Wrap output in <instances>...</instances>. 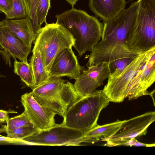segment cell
Here are the masks:
<instances>
[{
	"label": "cell",
	"mask_w": 155,
	"mask_h": 155,
	"mask_svg": "<svg viewBox=\"0 0 155 155\" xmlns=\"http://www.w3.org/2000/svg\"><path fill=\"white\" fill-rule=\"evenodd\" d=\"M55 17L56 22L66 29L75 39L74 47L80 56L91 51L101 38L103 25L84 10L73 7Z\"/></svg>",
	"instance_id": "2"
},
{
	"label": "cell",
	"mask_w": 155,
	"mask_h": 155,
	"mask_svg": "<svg viewBox=\"0 0 155 155\" xmlns=\"http://www.w3.org/2000/svg\"><path fill=\"white\" fill-rule=\"evenodd\" d=\"M154 93H155V90L154 89L152 91L149 92V95H150L152 99H153V104H154V106H155V103H154V98L153 97L154 96L153 95L154 94H153H153H154Z\"/></svg>",
	"instance_id": "31"
},
{
	"label": "cell",
	"mask_w": 155,
	"mask_h": 155,
	"mask_svg": "<svg viewBox=\"0 0 155 155\" xmlns=\"http://www.w3.org/2000/svg\"><path fill=\"white\" fill-rule=\"evenodd\" d=\"M134 59L124 58L116 60L110 63L114 71L111 72L109 77L113 78L117 76Z\"/></svg>",
	"instance_id": "25"
},
{
	"label": "cell",
	"mask_w": 155,
	"mask_h": 155,
	"mask_svg": "<svg viewBox=\"0 0 155 155\" xmlns=\"http://www.w3.org/2000/svg\"><path fill=\"white\" fill-rule=\"evenodd\" d=\"M68 2L69 3L73 8L74 6L76 4L78 0H65Z\"/></svg>",
	"instance_id": "30"
},
{
	"label": "cell",
	"mask_w": 155,
	"mask_h": 155,
	"mask_svg": "<svg viewBox=\"0 0 155 155\" xmlns=\"http://www.w3.org/2000/svg\"><path fill=\"white\" fill-rule=\"evenodd\" d=\"M16 36L31 47L35 40L31 24L26 17L20 19H5L1 21Z\"/></svg>",
	"instance_id": "17"
},
{
	"label": "cell",
	"mask_w": 155,
	"mask_h": 155,
	"mask_svg": "<svg viewBox=\"0 0 155 155\" xmlns=\"http://www.w3.org/2000/svg\"><path fill=\"white\" fill-rule=\"evenodd\" d=\"M61 78L51 77L31 91L35 99L42 106L63 118L69 107L81 98L74 84Z\"/></svg>",
	"instance_id": "4"
},
{
	"label": "cell",
	"mask_w": 155,
	"mask_h": 155,
	"mask_svg": "<svg viewBox=\"0 0 155 155\" xmlns=\"http://www.w3.org/2000/svg\"><path fill=\"white\" fill-rule=\"evenodd\" d=\"M0 142L7 143H17L21 142L23 143L22 140L15 139L8 137L0 136Z\"/></svg>",
	"instance_id": "28"
},
{
	"label": "cell",
	"mask_w": 155,
	"mask_h": 155,
	"mask_svg": "<svg viewBox=\"0 0 155 155\" xmlns=\"http://www.w3.org/2000/svg\"><path fill=\"white\" fill-rule=\"evenodd\" d=\"M138 6L137 1L132 2L114 18L104 22L101 39L91 51L88 67L122 58L134 59L138 55L126 42L127 34L135 24Z\"/></svg>",
	"instance_id": "1"
},
{
	"label": "cell",
	"mask_w": 155,
	"mask_h": 155,
	"mask_svg": "<svg viewBox=\"0 0 155 155\" xmlns=\"http://www.w3.org/2000/svg\"><path fill=\"white\" fill-rule=\"evenodd\" d=\"M29 63L32 69L36 87L47 81L49 78L40 51L33 48Z\"/></svg>",
	"instance_id": "18"
},
{
	"label": "cell",
	"mask_w": 155,
	"mask_h": 155,
	"mask_svg": "<svg viewBox=\"0 0 155 155\" xmlns=\"http://www.w3.org/2000/svg\"><path fill=\"white\" fill-rule=\"evenodd\" d=\"M8 112L3 110H0V123L5 122L9 118Z\"/></svg>",
	"instance_id": "29"
},
{
	"label": "cell",
	"mask_w": 155,
	"mask_h": 155,
	"mask_svg": "<svg viewBox=\"0 0 155 155\" xmlns=\"http://www.w3.org/2000/svg\"><path fill=\"white\" fill-rule=\"evenodd\" d=\"M125 120H117L112 123L102 125H98L84 133L82 137L83 142L94 143L112 137L119 130Z\"/></svg>",
	"instance_id": "16"
},
{
	"label": "cell",
	"mask_w": 155,
	"mask_h": 155,
	"mask_svg": "<svg viewBox=\"0 0 155 155\" xmlns=\"http://www.w3.org/2000/svg\"><path fill=\"white\" fill-rule=\"evenodd\" d=\"M110 102L103 90H95L70 106L61 124L84 133L98 125L101 111Z\"/></svg>",
	"instance_id": "3"
},
{
	"label": "cell",
	"mask_w": 155,
	"mask_h": 155,
	"mask_svg": "<svg viewBox=\"0 0 155 155\" xmlns=\"http://www.w3.org/2000/svg\"><path fill=\"white\" fill-rule=\"evenodd\" d=\"M1 12V10H0V13Z\"/></svg>",
	"instance_id": "33"
},
{
	"label": "cell",
	"mask_w": 155,
	"mask_h": 155,
	"mask_svg": "<svg viewBox=\"0 0 155 155\" xmlns=\"http://www.w3.org/2000/svg\"><path fill=\"white\" fill-rule=\"evenodd\" d=\"M125 146H142L145 147H153L155 146L154 143L153 144H147L141 143L138 141L135 138H133L128 141L124 145Z\"/></svg>",
	"instance_id": "27"
},
{
	"label": "cell",
	"mask_w": 155,
	"mask_h": 155,
	"mask_svg": "<svg viewBox=\"0 0 155 155\" xmlns=\"http://www.w3.org/2000/svg\"><path fill=\"white\" fill-rule=\"evenodd\" d=\"M6 125L5 128V131L6 134L16 128L24 126H33L24 111L20 115L9 118L6 121Z\"/></svg>",
	"instance_id": "21"
},
{
	"label": "cell",
	"mask_w": 155,
	"mask_h": 155,
	"mask_svg": "<svg viewBox=\"0 0 155 155\" xmlns=\"http://www.w3.org/2000/svg\"><path fill=\"white\" fill-rule=\"evenodd\" d=\"M155 46L152 48L146 62L140 67L129 85L127 96L132 100L149 95L147 90L155 81Z\"/></svg>",
	"instance_id": "11"
},
{
	"label": "cell",
	"mask_w": 155,
	"mask_h": 155,
	"mask_svg": "<svg viewBox=\"0 0 155 155\" xmlns=\"http://www.w3.org/2000/svg\"><path fill=\"white\" fill-rule=\"evenodd\" d=\"M155 120V111H149L128 120H125L118 131L112 137L102 140L105 146H124L131 139L145 135L149 126Z\"/></svg>",
	"instance_id": "9"
},
{
	"label": "cell",
	"mask_w": 155,
	"mask_h": 155,
	"mask_svg": "<svg viewBox=\"0 0 155 155\" xmlns=\"http://www.w3.org/2000/svg\"><path fill=\"white\" fill-rule=\"evenodd\" d=\"M34 48L40 52L49 76L53 60L58 53L65 48L74 47L75 40L62 26L46 22L40 29L35 40Z\"/></svg>",
	"instance_id": "6"
},
{
	"label": "cell",
	"mask_w": 155,
	"mask_h": 155,
	"mask_svg": "<svg viewBox=\"0 0 155 155\" xmlns=\"http://www.w3.org/2000/svg\"><path fill=\"white\" fill-rule=\"evenodd\" d=\"M12 7L6 19H13L25 18L27 16L26 9L23 0H12Z\"/></svg>",
	"instance_id": "23"
},
{
	"label": "cell",
	"mask_w": 155,
	"mask_h": 155,
	"mask_svg": "<svg viewBox=\"0 0 155 155\" xmlns=\"http://www.w3.org/2000/svg\"><path fill=\"white\" fill-rule=\"evenodd\" d=\"M85 70L81 67L72 48H65L54 58L49 74V78L67 76L75 79Z\"/></svg>",
	"instance_id": "14"
},
{
	"label": "cell",
	"mask_w": 155,
	"mask_h": 155,
	"mask_svg": "<svg viewBox=\"0 0 155 155\" xmlns=\"http://www.w3.org/2000/svg\"><path fill=\"white\" fill-rule=\"evenodd\" d=\"M37 18L38 24L41 26L46 23V17L51 7L50 0H35Z\"/></svg>",
	"instance_id": "22"
},
{
	"label": "cell",
	"mask_w": 155,
	"mask_h": 155,
	"mask_svg": "<svg viewBox=\"0 0 155 155\" xmlns=\"http://www.w3.org/2000/svg\"><path fill=\"white\" fill-rule=\"evenodd\" d=\"M84 132L61 124L37 131L23 140L24 144L38 146H75L83 142Z\"/></svg>",
	"instance_id": "7"
},
{
	"label": "cell",
	"mask_w": 155,
	"mask_h": 155,
	"mask_svg": "<svg viewBox=\"0 0 155 155\" xmlns=\"http://www.w3.org/2000/svg\"><path fill=\"white\" fill-rule=\"evenodd\" d=\"M152 48L138 55L117 76L108 78L103 90L110 102L119 103L127 97L130 83L138 70L147 60Z\"/></svg>",
	"instance_id": "8"
},
{
	"label": "cell",
	"mask_w": 155,
	"mask_h": 155,
	"mask_svg": "<svg viewBox=\"0 0 155 155\" xmlns=\"http://www.w3.org/2000/svg\"><path fill=\"white\" fill-rule=\"evenodd\" d=\"M37 131L33 126H24L15 129L7 133V137L14 139L23 140Z\"/></svg>",
	"instance_id": "24"
},
{
	"label": "cell",
	"mask_w": 155,
	"mask_h": 155,
	"mask_svg": "<svg viewBox=\"0 0 155 155\" xmlns=\"http://www.w3.org/2000/svg\"><path fill=\"white\" fill-rule=\"evenodd\" d=\"M0 54L7 64L11 66L10 58L15 60L28 62L27 58L31 48L16 36L0 21Z\"/></svg>",
	"instance_id": "13"
},
{
	"label": "cell",
	"mask_w": 155,
	"mask_h": 155,
	"mask_svg": "<svg viewBox=\"0 0 155 155\" xmlns=\"http://www.w3.org/2000/svg\"><path fill=\"white\" fill-rule=\"evenodd\" d=\"M110 63H103L88 67L87 70L76 78L74 86L79 97H81L90 94L110 76Z\"/></svg>",
	"instance_id": "10"
},
{
	"label": "cell",
	"mask_w": 155,
	"mask_h": 155,
	"mask_svg": "<svg viewBox=\"0 0 155 155\" xmlns=\"http://www.w3.org/2000/svg\"><path fill=\"white\" fill-rule=\"evenodd\" d=\"M23 1L26 9V17L31 24L35 38L36 39L41 27L37 21L35 0Z\"/></svg>",
	"instance_id": "20"
},
{
	"label": "cell",
	"mask_w": 155,
	"mask_h": 155,
	"mask_svg": "<svg viewBox=\"0 0 155 155\" xmlns=\"http://www.w3.org/2000/svg\"><path fill=\"white\" fill-rule=\"evenodd\" d=\"M14 72L18 75L21 80L32 90L36 87L34 75L29 63L25 61L15 60Z\"/></svg>",
	"instance_id": "19"
},
{
	"label": "cell",
	"mask_w": 155,
	"mask_h": 155,
	"mask_svg": "<svg viewBox=\"0 0 155 155\" xmlns=\"http://www.w3.org/2000/svg\"><path fill=\"white\" fill-rule=\"evenodd\" d=\"M21 101L24 111L37 131L47 130L58 124L54 118L57 114L40 105L31 92L22 95Z\"/></svg>",
	"instance_id": "12"
},
{
	"label": "cell",
	"mask_w": 155,
	"mask_h": 155,
	"mask_svg": "<svg viewBox=\"0 0 155 155\" xmlns=\"http://www.w3.org/2000/svg\"><path fill=\"white\" fill-rule=\"evenodd\" d=\"M136 19L127 35L128 48L139 55L155 46V0H137Z\"/></svg>",
	"instance_id": "5"
},
{
	"label": "cell",
	"mask_w": 155,
	"mask_h": 155,
	"mask_svg": "<svg viewBox=\"0 0 155 155\" xmlns=\"http://www.w3.org/2000/svg\"><path fill=\"white\" fill-rule=\"evenodd\" d=\"M5 77L4 75L0 74V77Z\"/></svg>",
	"instance_id": "32"
},
{
	"label": "cell",
	"mask_w": 155,
	"mask_h": 155,
	"mask_svg": "<svg viewBox=\"0 0 155 155\" xmlns=\"http://www.w3.org/2000/svg\"><path fill=\"white\" fill-rule=\"evenodd\" d=\"M12 7V0H0V9L6 15L10 12Z\"/></svg>",
	"instance_id": "26"
},
{
	"label": "cell",
	"mask_w": 155,
	"mask_h": 155,
	"mask_svg": "<svg viewBox=\"0 0 155 155\" xmlns=\"http://www.w3.org/2000/svg\"><path fill=\"white\" fill-rule=\"evenodd\" d=\"M126 4L125 0H89L88 6L96 16L105 22L117 16Z\"/></svg>",
	"instance_id": "15"
}]
</instances>
